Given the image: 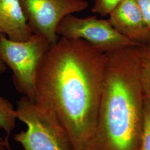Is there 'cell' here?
I'll return each instance as SVG.
<instances>
[{"mask_svg": "<svg viewBox=\"0 0 150 150\" xmlns=\"http://www.w3.org/2000/svg\"><path fill=\"white\" fill-rule=\"evenodd\" d=\"M0 33L15 42L26 41L33 35L19 0H0Z\"/></svg>", "mask_w": 150, "mask_h": 150, "instance_id": "ba28073f", "label": "cell"}, {"mask_svg": "<svg viewBox=\"0 0 150 150\" xmlns=\"http://www.w3.org/2000/svg\"><path fill=\"white\" fill-rule=\"evenodd\" d=\"M106 59L83 40L59 37L38 70L36 102L56 115L76 150H88L94 135Z\"/></svg>", "mask_w": 150, "mask_h": 150, "instance_id": "6da1fadb", "label": "cell"}, {"mask_svg": "<svg viewBox=\"0 0 150 150\" xmlns=\"http://www.w3.org/2000/svg\"><path fill=\"white\" fill-rule=\"evenodd\" d=\"M17 118L27 129L14 135L23 150H76L69 132L51 110L23 96L17 102Z\"/></svg>", "mask_w": 150, "mask_h": 150, "instance_id": "3957f363", "label": "cell"}, {"mask_svg": "<svg viewBox=\"0 0 150 150\" xmlns=\"http://www.w3.org/2000/svg\"><path fill=\"white\" fill-rule=\"evenodd\" d=\"M109 16L111 25L125 38L140 45L150 40V30L137 0H123Z\"/></svg>", "mask_w": 150, "mask_h": 150, "instance_id": "52a82bcc", "label": "cell"}, {"mask_svg": "<svg viewBox=\"0 0 150 150\" xmlns=\"http://www.w3.org/2000/svg\"><path fill=\"white\" fill-rule=\"evenodd\" d=\"M17 120L16 109L13 105L0 94V129L5 132V138H9L16 127Z\"/></svg>", "mask_w": 150, "mask_h": 150, "instance_id": "9c48e42d", "label": "cell"}, {"mask_svg": "<svg viewBox=\"0 0 150 150\" xmlns=\"http://www.w3.org/2000/svg\"><path fill=\"white\" fill-rule=\"evenodd\" d=\"M7 148H8V150H11V147H10V144L8 145V147H7Z\"/></svg>", "mask_w": 150, "mask_h": 150, "instance_id": "e0dca14e", "label": "cell"}, {"mask_svg": "<svg viewBox=\"0 0 150 150\" xmlns=\"http://www.w3.org/2000/svg\"><path fill=\"white\" fill-rule=\"evenodd\" d=\"M123 0H95L92 11L102 17L110 15Z\"/></svg>", "mask_w": 150, "mask_h": 150, "instance_id": "7c38bea8", "label": "cell"}, {"mask_svg": "<svg viewBox=\"0 0 150 150\" xmlns=\"http://www.w3.org/2000/svg\"><path fill=\"white\" fill-rule=\"evenodd\" d=\"M6 68H7V66L6 65L4 61L2 59L1 55L0 53V74L4 73L6 70Z\"/></svg>", "mask_w": 150, "mask_h": 150, "instance_id": "9a60e30c", "label": "cell"}, {"mask_svg": "<svg viewBox=\"0 0 150 150\" xmlns=\"http://www.w3.org/2000/svg\"><path fill=\"white\" fill-rule=\"evenodd\" d=\"M145 46L147 48H149V50H150V40L149 41V42L147 43L145 45Z\"/></svg>", "mask_w": 150, "mask_h": 150, "instance_id": "2e32d148", "label": "cell"}, {"mask_svg": "<svg viewBox=\"0 0 150 150\" xmlns=\"http://www.w3.org/2000/svg\"><path fill=\"white\" fill-rule=\"evenodd\" d=\"M27 24L33 34L45 38L51 45L59 37L57 27L66 16L84 11L85 0H19Z\"/></svg>", "mask_w": 150, "mask_h": 150, "instance_id": "8992f818", "label": "cell"}, {"mask_svg": "<svg viewBox=\"0 0 150 150\" xmlns=\"http://www.w3.org/2000/svg\"><path fill=\"white\" fill-rule=\"evenodd\" d=\"M146 23L150 30V0H137Z\"/></svg>", "mask_w": 150, "mask_h": 150, "instance_id": "4fadbf2b", "label": "cell"}, {"mask_svg": "<svg viewBox=\"0 0 150 150\" xmlns=\"http://www.w3.org/2000/svg\"><path fill=\"white\" fill-rule=\"evenodd\" d=\"M139 150H150V98L146 96L144 125Z\"/></svg>", "mask_w": 150, "mask_h": 150, "instance_id": "8fae6325", "label": "cell"}, {"mask_svg": "<svg viewBox=\"0 0 150 150\" xmlns=\"http://www.w3.org/2000/svg\"><path fill=\"white\" fill-rule=\"evenodd\" d=\"M9 145L8 139H2L0 137V150H8V145Z\"/></svg>", "mask_w": 150, "mask_h": 150, "instance_id": "5bb4252c", "label": "cell"}, {"mask_svg": "<svg viewBox=\"0 0 150 150\" xmlns=\"http://www.w3.org/2000/svg\"><path fill=\"white\" fill-rule=\"evenodd\" d=\"M51 46L45 38L36 34H33L26 41L15 42L0 33L1 57L13 71L15 87L33 102L36 100L38 70Z\"/></svg>", "mask_w": 150, "mask_h": 150, "instance_id": "277c9868", "label": "cell"}, {"mask_svg": "<svg viewBox=\"0 0 150 150\" xmlns=\"http://www.w3.org/2000/svg\"><path fill=\"white\" fill-rule=\"evenodd\" d=\"M56 32L59 37L83 40L104 54L140 46L117 32L108 20L98 19L96 16H66L59 22Z\"/></svg>", "mask_w": 150, "mask_h": 150, "instance_id": "5b68a950", "label": "cell"}, {"mask_svg": "<svg viewBox=\"0 0 150 150\" xmlns=\"http://www.w3.org/2000/svg\"><path fill=\"white\" fill-rule=\"evenodd\" d=\"M106 54L96 126L88 150H139L145 99L139 47Z\"/></svg>", "mask_w": 150, "mask_h": 150, "instance_id": "7a4b0ae2", "label": "cell"}, {"mask_svg": "<svg viewBox=\"0 0 150 150\" xmlns=\"http://www.w3.org/2000/svg\"><path fill=\"white\" fill-rule=\"evenodd\" d=\"M139 50L140 80L145 96L150 98V50L142 45Z\"/></svg>", "mask_w": 150, "mask_h": 150, "instance_id": "30bf717a", "label": "cell"}]
</instances>
